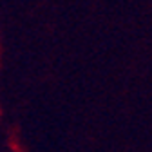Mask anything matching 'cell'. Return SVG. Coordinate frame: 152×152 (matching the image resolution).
Segmentation results:
<instances>
[]
</instances>
